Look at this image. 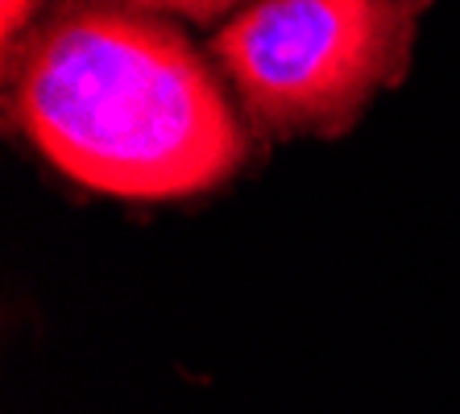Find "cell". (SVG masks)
<instances>
[{
    "mask_svg": "<svg viewBox=\"0 0 460 414\" xmlns=\"http://www.w3.org/2000/svg\"><path fill=\"white\" fill-rule=\"evenodd\" d=\"M128 9H166V13H182L191 22H216L220 13H228L236 0H125Z\"/></svg>",
    "mask_w": 460,
    "mask_h": 414,
    "instance_id": "obj_3",
    "label": "cell"
},
{
    "mask_svg": "<svg viewBox=\"0 0 460 414\" xmlns=\"http://www.w3.org/2000/svg\"><path fill=\"white\" fill-rule=\"evenodd\" d=\"M17 112L46 158L120 199L208 191L245 158V133L179 30L79 0L30 38Z\"/></svg>",
    "mask_w": 460,
    "mask_h": 414,
    "instance_id": "obj_1",
    "label": "cell"
},
{
    "mask_svg": "<svg viewBox=\"0 0 460 414\" xmlns=\"http://www.w3.org/2000/svg\"><path fill=\"white\" fill-rule=\"evenodd\" d=\"M38 0H4V42H13L17 33H22V25L30 22V13Z\"/></svg>",
    "mask_w": 460,
    "mask_h": 414,
    "instance_id": "obj_4",
    "label": "cell"
},
{
    "mask_svg": "<svg viewBox=\"0 0 460 414\" xmlns=\"http://www.w3.org/2000/svg\"><path fill=\"white\" fill-rule=\"evenodd\" d=\"M431 0H261L216 38V58L274 133H341L398 84Z\"/></svg>",
    "mask_w": 460,
    "mask_h": 414,
    "instance_id": "obj_2",
    "label": "cell"
}]
</instances>
